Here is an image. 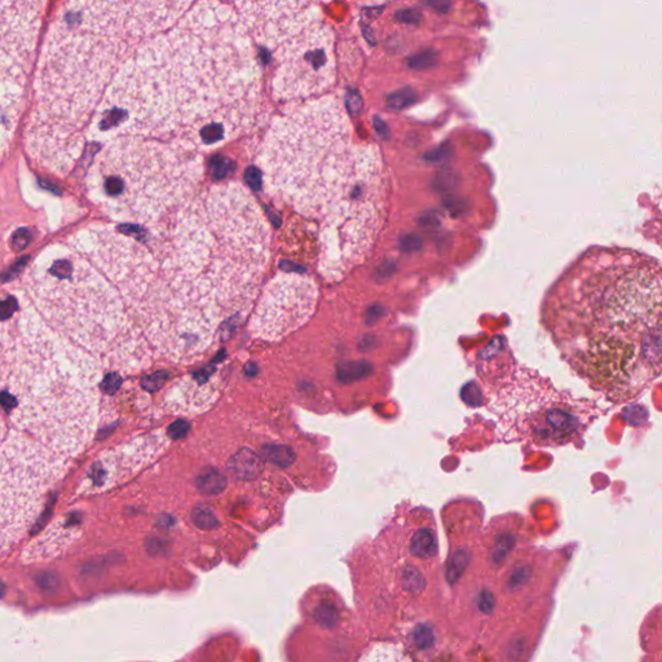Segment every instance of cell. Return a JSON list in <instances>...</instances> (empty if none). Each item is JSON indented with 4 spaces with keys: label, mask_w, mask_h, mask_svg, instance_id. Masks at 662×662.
Returning <instances> with one entry per match:
<instances>
[{
    "label": "cell",
    "mask_w": 662,
    "mask_h": 662,
    "mask_svg": "<svg viewBox=\"0 0 662 662\" xmlns=\"http://www.w3.org/2000/svg\"><path fill=\"white\" fill-rule=\"evenodd\" d=\"M143 233L137 227L134 254L140 332L154 360H195L253 304L269 260V227L254 197L230 183L195 195Z\"/></svg>",
    "instance_id": "6da1fadb"
},
{
    "label": "cell",
    "mask_w": 662,
    "mask_h": 662,
    "mask_svg": "<svg viewBox=\"0 0 662 662\" xmlns=\"http://www.w3.org/2000/svg\"><path fill=\"white\" fill-rule=\"evenodd\" d=\"M262 111V69L234 9L201 0L143 45L104 94L90 131L192 149L244 135Z\"/></svg>",
    "instance_id": "7a4b0ae2"
},
{
    "label": "cell",
    "mask_w": 662,
    "mask_h": 662,
    "mask_svg": "<svg viewBox=\"0 0 662 662\" xmlns=\"http://www.w3.org/2000/svg\"><path fill=\"white\" fill-rule=\"evenodd\" d=\"M102 365L30 304L1 326V546L34 519L45 491L97 423Z\"/></svg>",
    "instance_id": "3957f363"
},
{
    "label": "cell",
    "mask_w": 662,
    "mask_h": 662,
    "mask_svg": "<svg viewBox=\"0 0 662 662\" xmlns=\"http://www.w3.org/2000/svg\"><path fill=\"white\" fill-rule=\"evenodd\" d=\"M544 321L568 365L595 390L634 396L662 374V263L591 246L550 290Z\"/></svg>",
    "instance_id": "277c9868"
},
{
    "label": "cell",
    "mask_w": 662,
    "mask_h": 662,
    "mask_svg": "<svg viewBox=\"0 0 662 662\" xmlns=\"http://www.w3.org/2000/svg\"><path fill=\"white\" fill-rule=\"evenodd\" d=\"M195 0H65L43 45L25 131L31 158L65 175L120 69Z\"/></svg>",
    "instance_id": "5b68a950"
},
{
    "label": "cell",
    "mask_w": 662,
    "mask_h": 662,
    "mask_svg": "<svg viewBox=\"0 0 662 662\" xmlns=\"http://www.w3.org/2000/svg\"><path fill=\"white\" fill-rule=\"evenodd\" d=\"M25 291L26 303L102 366L134 372L153 362L114 281L78 234L35 260Z\"/></svg>",
    "instance_id": "8992f818"
},
{
    "label": "cell",
    "mask_w": 662,
    "mask_h": 662,
    "mask_svg": "<svg viewBox=\"0 0 662 662\" xmlns=\"http://www.w3.org/2000/svg\"><path fill=\"white\" fill-rule=\"evenodd\" d=\"M364 148L352 144L346 111L323 97L273 120L258 157L267 192L308 216H325L356 178Z\"/></svg>",
    "instance_id": "52a82bcc"
},
{
    "label": "cell",
    "mask_w": 662,
    "mask_h": 662,
    "mask_svg": "<svg viewBox=\"0 0 662 662\" xmlns=\"http://www.w3.org/2000/svg\"><path fill=\"white\" fill-rule=\"evenodd\" d=\"M204 178L202 157L174 141L108 139L85 178L90 198L113 220L152 227L189 202Z\"/></svg>",
    "instance_id": "ba28073f"
},
{
    "label": "cell",
    "mask_w": 662,
    "mask_h": 662,
    "mask_svg": "<svg viewBox=\"0 0 662 662\" xmlns=\"http://www.w3.org/2000/svg\"><path fill=\"white\" fill-rule=\"evenodd\" d=\"M382 174L379 153L364 146L355 181L325 215L320 265L325 279L339 280L373 246L383 221Z\"/></svg>",
    "instance_id": "9c48e42d"
},
{
    "label": "cell",
    "mask_w": 662,
    "mask_h": 662,
    "mask_svg": "<svg viewBox=\"0 0 662 662\" xmlns=\"http://www.w3.org/2000/svg\"><path fill=\"white\" fill-rule=\"evenodd\" d=\"M273 76L277 100H303L325 91L334 80V35L330 27L314 18L302 30L281 43Z\"/></svg>",
    "instance_id": "30bf717a"
},
{
    "label": "cell",
    "mask_w": 662,
    "mask_h": 662,
    "mask_svg": "<svg viewBox=\"0 0 662 662\" xmlns=\"http://www.w3.org/2000/svg\"><path fill=\"white\" fill-rule=\"evenodd\" d=\"M318 290L314 281L286 272L273 279L255 309L250 329L258 339L276 341L297 330L311 318Z\"/></svg>",
    "instance_id": "8fae6325"
},
{
    "label": "cell",
    "mask_w": 662,
    "mask_h": 662,
    "mask_svg": "<svg viewBox=\"0 0 662 662\" xmlns=\"http://www.w3.org/2000/svg\"><path fill=\"white\" fill-rule=\"evenodd\" d=\"M45 0H1V92H25Z\"/></svg>",
    "instance_id": "7c38bea8"
},
{
    "label": "cell",
    "mask_w": 662,
    "mask_h": 662,
    "mask_svg": "<svg viewBox=\"0 0 662 662\" xmlns=\"http://www.w3.org/2000/svg\"><path fill=\"white\" fill-rule=\"evenodd\" d=\"M256 39L277 48L311 22L318 0H230Z\"/></svg>",
    "instance_id": "4fadbf2b"
},
{
    "label": "cell",
    "mask_w": 662,
    "mask_h": 662,
    "mask_svg": "<svg viewBox=\"0 0 662 662\" xmlns=\"http://www.w3.org/2000/svg\"><path fill=\"white\" fill-rule=\"evenodd\" d=\"M264 462L260 456L254 450H238L237 453L228 462V471L234 479L241 481L254 480L263 472Z\"/></svg>",
    "instance_id": "5bb4252c"
},
{
    "label": "cell",
    "mask_w": 662,
    "mask_h": 662,
    "mask_svg": "<svg viewBox=\"0 0 662 662\" xmlns=\"http://www.w3.org/2000/svg\"><path fill=\"white\" fill-rule=\"evenodd\" d=\"M195 485L199 492L207 495H216L225 491L228 485V479L225 474H223L218 468H204V471L197 476Z\"/></svg>",
    "instance_id": "9a60e30c"
},
{
    "label": "cell",
    "mask_w": 662,
    "mask_h": 662,
    "mask_svg": "<svg viewBox=\"0 0 662 662\" xmlns=\"http://www.w3.org/2000/svg\"><path fill=\"white\" fill-rule=\"evenodd\" d=\"M436 547L435 535L428 529L418 530L411 541V552L422 559L432 558L436 554Z\"/></svg>",
    "instance_id": "2e32d148"
},
{
    "label": "cell",
    "mask_w": 662,
    "mask_h": 662,
    "mask_svg": "<svg viewBox=\"0 0 662 662\" xmlns=\"http://www.w3.org/2000/svg\"><path fill=\"white\" fill-rule=\"evenodd\" d=\"M459 175L449 167H442L433 176L432 188L440 195H448L458 187Z\"/></svg>",
    "instance_id": "e0dca14e"
},
{
    "label": "cell",
    "mask_w": 662,
    "mask_h": 662,
    "mask_svg": "<svg viewBox=\"0 0 662 662\" xmlns=\"http://www.w3.org/2000/svg\"><path fill=\"white\" fill-rule=\"evenodd\" d=\"M372 372V366L365 361H352L344 362L338 367V376L343 382H352L366 376Z\"/></svg>",
    "instance_id": "ac0fdd59"
},
{
    "label": "cell",
    "mask_w": 662,
    "mask_h": 662,
    "mask_svg": "<svg viewBox=\"0 0 662 662\" xmlns=\"http://www.w3.org/2000/svg\"><path fill=\"white\" fill-rule=\"evenodd\" d=\"M263 456L269 462H272L273 465L281 467L290 466L294 462L293 450L285 445H265L263 448Z\"/></svg>",
    "instance_id": "d6986e66"
},
{
    "label": "cell",
    "mask_w": 662,
    "mask_h": 662,
    "mask_svg": "<svg viewBox=\"0 0 662 662\" xmlns=\"http://www.w3.org/2000/svg\"><path fill=\"white\" fill-rule=\"evenodd\" d=\"M192 520L195 526L204 530H211L219 526L216 514L209 506H198L192 512Z\"/></svg>",
    "instance_id": "ffe728a7"
},
{
    "label": "cell",
    "mask_w": 662,
    "mask_h": 662,
    "mask_svg": "<svg viewBox=\"0 0 662 662\" xmlns=\"http://www.w3.org/2000/svg\"><path fill=\"white\" fill-rule=\"evenodd\" d=\"M416 94L411 90L407 88V90H401L399 92L390 94V97L387 99V102H388L390 108L395 109V111H400V109H404L409 105H411L413 102L416 101Z\"/></svg>",
    "instance_id": "44dd1931"
},
{
    "label": "cell",
    "mask_w": 662,
    "mask_h": 662,
    "mask_svg": "<svg viewBox=\"0 0 662 662\" xmlns=\"http://www.w3.org/2000/svg\"><path fill=\"white\" fill-rule=\"evenodd\" d=\"M422 246H423V241L416 233H408L400 239V247L407 254L418 253L422 250Z\"/></svg>",
    "instance_id": "7402d4cb"
},
{
    "label": "cell",
    "mask_w": 662,
    "mask_h": 662,
    "mask_svg": "<svg viewBox=\"0 0 662 662\" xmlns=\"http://www.w3.org/2000/svg\"><path fill=\"white\" fill-rule=\"evenodd\" d=\"M437 61V55L432 51H425L416 55L409 59V65L413 69L431 68Z\"/></svg>",
    "instance_id": "603a6c76"
},
{
    "label": "cell",
    "mask_w": 662,
    "mask_h": 662,
    "mask_svg": "<svg viewBox=\"0 0 662 662\" xmlns=\"http://www.w3.org/2000/svg\"><path fill=\"white\" fill-rule=\"evenodd\" d=\"M36 582L38 585L43 590L45 591H51V590H56L59 586V578L57 575L55 573H51V572H44V573H39L36 576Z\"/></svg>",
    "instance_id": "cb8c5ba5"
},
{
    "label": "cell",
    "mask_w": 662,
    "mask_h": 662,
    "mask_svg": "<svg viewBox=\"0 0 662 662\" xmlns=\"http://www.w3.org/2000/svg\"><path fill=\"white\" fill-rule=\"evenodd\" d=\"M645 236L657 242V245L662 248V218L660 220H654V223L648 221V224H645Z\"/></svg>",
    "instance_id": "d4e9b609"
},
{
    "label": "cell",
    "mask_w": 662,
    "mask_h": 662,
    "mask_svg": "<svg viewBox=\"0 0 662 662\" xmlns=\"http://www.w3.org/2000/svg\"><path fill=\"white\" fill-rule=\"evenodd\" d=\"M413 642L418 648H427L432 642V634L431 630L427 626H419L416 628V631L413 633Z\"/></svg>",
    "instance_id": "484cf974"
},
{
    "label": "cell",
    "mask_w": 662,
    "mask_h": 662,
    "mask_svg": "<svg viewBox=\"0 0 662 662\" xmlns=\"http://www.w3.org/2000/svg\"><path fill=\"white\" fill-rule=\"evenodd\" d=\"M188 432H189V423L184 419H178L176 422H174L167 430L169 437L174 439V440L184 439Z\"/></svg>",
    "instance_id": "4316f807"
},
{
    "label": "cell",
    "mask_w": 662,
    "mask_h": 662,
    "mask_svg": "<svg viewBox=\"0 0 662 662\" xmlns=\"http://www.w3.org/2000/svg\"><path fill=\"white\" fill-rule=\"evenodd\" d=\"M450 157H451V148L449 145H442L436 150L427 154L425 158V161L431 162V163H440V162L448 161Z\"/></svg>",
    "instance_id": "83f0119b"
},
{
    "label": "cell",
    "mask_w": 662,
    "mask_h": 662,
    "mask_svg": "<svg viewBox=\"0 0 662 662\" xmlns=\"http://www.w3.org/2000/svg\"><path fill=\"white\" fill-rule=\"evenodd\" d=\"M120 383H122V379H120L118 374H109L102 379L100 388H101L102 392L111 395V393H114L115 390H118Z\"/></svg>",
    "instance_id": "f1b7e54d"
},
{
    "label": "cell",
    "mask_w": 662,
    "mask_h": 662,
    "mask_svg": "<svg viewBox=\"0 0 662 662\" xmlns=\"http://www.w3.org/2000/svg\"><path fill=\"white\" fill-rule=\"evenodd\" d=\"M462 397L465 401H467L468 404L476 405L477 402H480L481 395H480V390L477 388V386L474 383H471V384H467L462 390Z\"/></svg>",
    "instance_id": "f546056e"
},
{
    "label": "cell",
    "mask_w": 662,
    "mask_h": 662,
    "mask_svg": "<svg viewBox=\"0 0 662 662\" xmlns=\"http://www.w3.org/2000/svg\"><path fill=\"white\" fill-rule=\"evenodd\" d=\"M421 13L416 9H404L396 13V18L405 24H416L421 20Z\"/></svg>",
    "instance_id": "4dcf8cb0"
},
{
    "label": "cell",
    "mask_w": 662,
    "mask_h": 662,
    "mask_svg": "<svg viewBox=\"0 0 662 662\" xmlns=\"http://www.w3.org/2000/svg\"><path fill=\"white\" fill-rule=\"evenodd\" d=\"M384 314V308L379 304H375V306L370 307L367 311H366V317L365 323L367 325H373V323L379 321Z\"/></svg>",
    "instance_id": "1f68e13d"
},
{
    "label": "cell",
    "mask_w": 662,
    "mask_h": 662,
    "mask_svg": "<svg viewBox=\"0 0 662 662\" xmlns=\"http://www.w3.org/2000/svg\"><path fill=\"white\" fill-rule=\"evenodd\" d=\"M418 224L423 228H435L437 225H440V219L439 216L435 213H423L419 219H418Z\"/></svg>",
    "instance_id": "d6a6232c"
},
{
    "label": "cell",
    "mask_w": 662,
    "mask_h": 662,
    "mask_svg": "<svg viewBox=\"0 0 662 662\" xmlns=\"http://www.w3.org/2000/svg\"><path fill=\"white\" fill-rule=\"evenodd\" d=\"M164 378H166L164 374H155L152 376H148L144 381V387L148 390H160L164 382Z\"/></svg>",
    "instance_id": "836d02e7"
},
{
    "label": "cell",
    "mask_w": 662,
    "mask_h": 662,
    "mask_svg": "<svg viewBox=\"0 0 662 662\" xmlns=\"http://www.w3.org/2000/svg\"><path fill=\"white\" fill-rule=\"evenodd\" d=\"M361 108H362V101H361L360 96L355 94V92L349 94L348 99H347V111H348L352 115H357V114H360Z\"/></svg>",
    "instance_id": "e575fe53"
},
{
    "label": "cell",
    "mask_w": 662,
    "mask_h": 662,
    "mask_svg": "<svg viewBox=\"0 0 662 662\" xmlns=\"http://www.w3.org/2000/svg\"><path fill=\"white\" fill-rule=\"evenodd\" d=\"M422 3L442 13H446L450 8V0H422Z\"/></svg>",
    "instance_id": "d590c367"
},
{
    "label": "cell",
    "mask_w": 662,
    "mask_h": 662,
    "mask_svg": "<svg viewBox=\"0 0 662 662\" xmlns=\"http://www.w3.org/2000/svg\"><path fill=\"white\" fill-rule=\"evenodd\" d=\"M465 202L460 201L458 198H451V199H446L445 201V207L449 210L451 213H465Z\"/></svg>",
    "instance_id": "8d00e7d4"
},
{
    "label": "cell",
    "mask_w": 662,
    "mask_h": 662,
    "mask_svg": "<svg viewBox=\"0 0 662 662\" xmlns=\"http://www.w3.org/2000/svg\"><path fill=\"white\" fill-rule=\"evenodd\" d=\"M395 269H396L395 263L386 260V262H383V263L381 264V267L376 269V273H378L379 277H390V274L395 272Z\"/></svg>",
    "instance_id": "74e56055"
},
{
    "label": "cell",
    "mask_w": 662,
    "mask_h": 662,
    "mask_svg": "<svg viewBox=\"0 0 662 662\" xmlns=\"http://www.w3.org/2000/svg\"><path fill=\"white\" fill-rule=\"evenodd\" d=\"M375 127H376V131H378L383 137H387V135H388V129L384 126V123H383L381 119H375Z\"/></svg>",
    "instance_id": "f35d334b"
}]
</instances>
